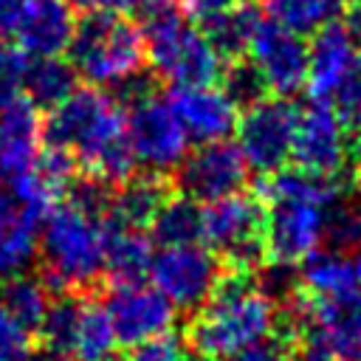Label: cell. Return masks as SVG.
I'll return each mask as SVG.
<instances>
[{
  "label": "cell",
  "mask_w": 361,
  "mask_h": 361,
  "mask_svg": "<svg viewBox=\"0 0 361 361\" xmlns=\"http://www.w3.org/2000/svg\"><path fill=\"white\" fill-rule=\"evenodd\" d=\"M25 68H28V56L14 42L0 39V110L23 99Z\"/></svg>",
  "instance_id": "obj_33"
},
{
  "label": "cell",
  "mask_w": 361,
  "mask_h": 361,
  "mask_svg": "<svg viewBox=\"0 0 361 361\" xmlns=\"http://www.w3.org/2000/svg\"><path fill=\"white\" fill-rule=\"evenodd\" d=\"M25 0H0V37H11Z\"/></svg>",
  "instance_id": "obj_41"
},
{
  "label": "cell",
  "mask_w": 361,
  "mask_h": 361,
  "mask_svg": "<svg viewBox=\"0 0 361 361\" xmlns=\"http://www.w3.org/2000/svg\"><path fill=\"white\" fill-rule=\"evenodd\" d=\"M296 107L285 96H262L240 110L234 135L245 164L259 175L285 169L293 147Z\"/></svg>",
  "instance_id": "obj_9"
},
{
  "label": "cell",
  "mask_w": 361,
  "mask_h": 361,
  "mask_svg": "<svg viewBox=\"0 0 361 361\" xmlns=\"http://www.w3.org/2000/svg\"><path fill=\"white\" fill-rule=\"evenodd\" d=\"M276 330V302L245 274L223 276L186 330V344L200 361H223L251 344L271 338Z\"/></svg>",
  "instance_id": "obj_2"
},
{
  "label": "cell",
  "mask_w": 361,
  "mask_h": 361,
  "mask_svg": "<svg viewBox=\"0 0 361 361\" xmlns=\"http://www.w3.org/2000/svg\"><path fill=\"white\" fill-rule=\"evenodd\" d=\"M355 158L353 135L336 107L324 99H313L296 110L290 161L313 175L338 178Z\"/></svg>",
  "instance_id": "obj_10"
},
{
  "label": "cell",
  "mask_w": 361,
  "mask_h": 361,
  "mask_svg": "<svg viewBox=\"0 0 361 361\" xmlns=\"http://www.w3.org/2000/svg\"><path fill=\"white\" fill-rule=\"evenodd\" d=\"M358 34L341 20H330L313 31L307 42V90L313 99H330L350 68L358 62Z\"/></svg>",
  "instance_id": "obj_17"
},
{
  "label": "cell",
  "mask_w": 361,
  "mask_h": 361,
  "mask_svg": "<svg viewBox=\"0 0 361 361\" xmlns=\"http://www.w3.org/2000/svg\"><path fill=\"white\" fill-rule=\"evenodd\" d=\"M223 82H220V87L234 99V104L243 110V107H248V104H254L257 99H262L268 90H265V85H262V79H259V73L254 71V65L251 62H240V59H234L228 68H223V76H220Z\"/></svg>",
  "instance_id": "obj_32"
},
{
  "label": "cell",
  "mask_w": 361,
  "mask_h": 361,
  "mask_svg": "<svg viewBox=\"0 0 361 361\" xmlns=\"http://www.w3.org/2000/svg\"><path fill=\"white\" fill-rule=\"evenodd\" d=\"M152 285L178 307V310H200L223 279L220 257L200 243L161 245L149 262Z\"/></svg>",
  "instance_id": "obj_8"
},
{
  "label": "cell",
  "mask_w": 361,
  "mask_h": 361,
  "mask_svg": "<svg viewBox=\"0 0 361 361\" xmlns=\"http://www.w3.org/2000/svg\"><path fill=\"white\" fill-rule=\"evenodd\" d=\"M353 268H355V279H358V285H361V245L355 248V259H353Z\"/></svg>",
  "instance_id": "obj_43"
},
{
  "label": "cell",
  "mask_w": 361,
  "mask_h": 361,
  "mask_svg": "<svg viewBox=\"0 0 361 361\" xmlns=\"http://www.w3.org/2000/svg\"><path fill=\"white\" fill-rule=\"evenodd\" d=\"M259 23H262V11L248 6L245 0H240L234 6H226L214 14H209L206 20H200V28L212 39V45L223 54V59H240L248 51L251 37Z\"/></svg>",
  "instance_id": "obj_23"
},
{
  "label": "cell",
  "mask_w": 361,
  "mask_h": 361,
  "mask_svg": "<svg viewBox=\"0 0 361 361\" xmlns=\"http://www.w3.org/2000/svg\"><path fill=\"white\" fill-rule=\"evenodd\" d=\"M23 361H73L68 358V353H56V350H42V353H31Z\"/></svg>",
  "instance_id": "obj_42"
},
{
  "label": "cell",
  "mask_w": 361,
  "mask_h": 361,
  "mask_svg": "<svg viewBox=\"0 0 361 361\" xmlns=\"http://www.w3.org/2000/svg\"><path fill=\"white\" fill-rule=\"evenodd\" d=\"M147 65L169 85H214L223 76V54L206 31L172 0H158L144 11Z\"/></svg>",
  "instance_id": "obj_4"
},
{
  "label": "cell",
  "mask_w": 361,
  "mask_h": 361,
  "mask_svg": "<svg viewBox=\"0 0 361 361\" xmlns=\"http://www.w3.org/2000/svg\"><path fill=\"white\" fill-rule=\"evenodd\" d=\"M42 133L45 144L68 152L87 178L102 183H121L138 166L127 138V107L104 87H76L51 107Z\"/></svg>",
  "instance_id": "obj_1"
},
{
  "label": "cell",
  "mask_w": 361,
  "mask_h": 361,
  "mask_svg": "<svg viewBox=\"0 0 361 361\" xmlns=\"http://www.w3.org/2000/svg\"><path fill=\"white\" fill-rule=\"evenodd\" d=\"M296 333L299 336H296V350H293L290 361H338V355L333 353V347L324 341V336L316 327L305 324Z\"/></svg>",
  "instance_id": "obj_37"
},
{
  "label": "cell",
  "mask_w": 361,
  "mask_h": 361,
  "mask_svg": "<svg viewBox=\"0 0 361 361\" xmlns=\"http://www.w3.org/2000/svg\"><path fill=\"white\" fill-rule=\"evenodd\" d=\"M324 243L336 251H353L361 245V206L338 197L324 214Z\"/></svg>",
  "instance_id": "obj_31"
},
{
  "label": "cell",
  "mask_w": 361,
  "mask_h": 361,
  "mask_svg": "<svg viewBox=\"0 0 361 361\" xmlns=\"http://www.w3.org/2000/svg\"><path fill=\"white\" fill-rule=\"evenodd\" d=\"M39 217L31 214L0 175V276L20 274L37 257Z\"/></svg>",
  "instance_id": "obj_20"
},
{
  "label": "cell",
  "mask_w": 361,
  "mask_h": 361,
  "mask_svg": "<svg viewBox=\"0 0 361 361\" xmlns=\"http://www.w3.org/2000/svg\"><path fill=\"white\" fill-rule=\"evenodd\" d=\"M107 223L102 214L68 200L56 203L39 223L37 257L42 276L62 293L90 288L104 271Z\"/></svg>",
  "instance_id": "obj_3"
},
{
  "label": "cell",
  "mask_w": 361,
  "mask_h": 361,
  "mask_svg": "<svg viewBox=\"0 0 361 361\" xmlns=\"http://www.w3.org/2000/svg\"><path fill=\"white\" fill-rule=\"evenodd\" d=\"M0 302L25 330H39L45 310L51 305V296H48V288L39 276L20 271V274H11L3 279Z\"/></svg>",
  "instance_id": "obj_26"
},
{
  "label": "cell",
  "mask_w": 361,
  "mask_h": 361,
  "mask_svg": "<svg viewBox=\"0 0 361 361\" xmlns=\"http://www.w3.org/2000/svg\"><path fill=\"white\" fill-rule=\"evenodd\" d=\"M288 307L296 330L316 327L338 361H361V285L336 296H307L299 288Z\"/></svg>",
  "instance_id": "obj_11"
},
{
  "label": "cell",
  "mask_w": 361,
  "mask_h": 361,
  "mask_svg": "<svg viewBox=\"0 0 361 361\" xmlns=\"http://www.w3.org/2000/svg\"><path fill=\"white\" fill-rule=\"evenodd\" d=\"M327 206L299 197H268L265 248L271 259L299 265L324 243Z\"/></svg>",
  "instance_id": "obj_15"
},
{
  "label": "cell",
  "mask_w": 361,
  "mask_h": 361,
  "mask_svg": "<svg viewBox=\"0 0 361 361\" xmlns=\"http://www.w3.org/2000/svg\"><path fill=\"white\" fill-rule=\"evenodd\" d=\"M104 310L113 322L116 341L127 347H138L149 338L172 333L178 307L155 288L144 282H118L107 299Z\"/></svg>",
  "instance_id": "obj_14"
},
{
  "label": "cell",
  "mask_w": 361,
  "mask_h": 361,
  "mask_svg": "<svg viewBox=\"0 0 361 361\" xmlns=\"http://www.w3.org/2000/svg\"><path fill=\"white\" fill-rule=\"evenodd\" d=\"M344 3H353V6H361V0H341V6H344Z\"/></svg>",
  "instance_id": "obj_47"
},
{
  "label": "cell",
  "mask_w": 361,
  "mask_h": 361,
  "mask_svg": "<svg viewBox=\"0 0 361 361\" xmlns=\"http://www.w3.org/2000/svg\"><path fill=\"white\" fill-rule=\"evenodd\" d=\"M76 11L68 0H25L23 14L14 25V45L31 56H62L76 34Z\"/></svg>",
  "instance_id": "obj_18"
},
{
  "label": "cell",
  "mask_w": 361,
  "mask_h": 361,
  "mask_svg": "<svg viewBox=\"0 0 361 361\" xmlns=\"http://www.w3.org/2000/svg\"><path fill=\"white\" fill-rule=\"evenodd\" d=\"M248 172L251 166L245 164L237 144H228V138L209 141L186 152L178 166V186L180 195L197 203H212L243 192L248 183Z\"/></svg>",
  "instance_id": "obj_13"
},
{
  "label": "cell",
  "mask_w": 361,
  "mask_h": 361,
  "mask_svg": "<svg viewBox=\"0 0 361 361\" xmlns=\"http://www.w3.org/2000/svg\"><path fill=\"white\" fill-rule=\"evenodd\" d=\"M355 285V268L344 251H313L299 262V288L307 296H336Z\"/></svg>",
  "instance_id": "obj_25"
},
{
  "label": "cell",
  "mask_w": 361,
  "mask_h": 361,
  "mask_svg": "<svg viewBox=\"0 0 361 361\" xmlns=\"http://www.w3.org/2000/svg\"><path fill=\"white\" fill-rule=\"evenodd\" d=\"M234 3H240V0H183V8H186V14L192 17V20H206L209 14H214V11H220V8H226V6H234Z\"/></svg>",
  "instance_id": "obj_40"
},
{
  "label": "cell",
  "mask_w": 361,
  "mask_h": 361,
  "mask_svg": "<svg viewBox=\"0 0 361 361\" xmlns=\"http://www.w3.org/2000/svg\"><path fill=\"white\" fill-rule=\"evenodd\" d=\"M152 254H155L152 240L144 234V228H124V226L107 228L104 271L116 285L118 282H141L149 274Z\"/></svg>",
  "instance_id": "obj_22"
},
{
  "label": "cell",
  "mask_w": 361,
  "mask_h": 361,
  "mask_svg": "<svg viewBox=\"0 0 361 361\" xmlns=\"http://www.w3.org/2000/svg\"><path fill=\"white\" fill-rule=\"evenodd\" d=\"M99 361H130V358H121V355H113V353H107V355H102Z\"/></svg>",
  "instance_id": "obj_46"
},
{
  "label": "cell",
  "mask_w": 361,
  "mask_h": 361,
  "mask_svg": "<svg viewBox=\"0 0 361 361\" xmlns=\"http://www.w3.org/2000/svg\"><path fill=\"white\" fill-rule=\"evenodd\" d=\"M338 8H341V0H259V11L265 20L282 28H290L302 37L336 20Z\"/></svg>",
  "instance_id": "obj_28"
},
{
  "label": "cell",
  "mask_w": 361,
  "mask_h": 361,
  "mask_svg": "<svg viewBox=\"0 0 361 361\" xmlns=\"http://www.w3.org/2000/svg\"><path fill=\"white\" fill-rule=\"evenodd\" d=\"M223 361H290V355L279 341H268L265 338V341L251 344V347H245V350H240V353H234V355H228Z\"/></svg>",
  "instance_id": "obj_39"
},
{
  "label": "cell",
  "mask_w": 361,
  "mask_h": 361,
  "mask_svg": "<svg viewBox=\"0 0 361 361\" xmlns=\"http://www.w3.org/2000/svg\"><path fill=\"white\" fill-rule=\"evenodd\" d=\"M113 347H116V330H113V322H110L104 305L82 302L71 353L79 361H99L102 355L113 353Z\"/></svg>",
  "instance_id": "obj_29"
},
{
  "label": "cell",
  "mask_w": 361,
  "mask_h": 361,
  "mask_svg": "<svg viewBox=\"0 0 361 361\" xmlns=\"http://www.w3.org/2000/svg\"><path fill=\"white\" fill-rule=\"evenodd\" d=\"M127 138L135 164L149 175H166L189 152V135L169 102L147 87H133L127 99Z\"/></svg>",
  "instance_id": "obj_7"
},
{
  "label": "cell",
  "mask_w": 361,
  "mask_h": 361,
  "mask_svg": "<svg viewBox=\"0 0 361 361\" xmlns=\"http://www.w3.org/2000/svg\"><path fill=\"white\" fill-rule=\"evenodd\" d=\"M353 28H355V34H358V39H361V8L355 11V23H353Z\"/></svg>",
  "instance_id": "obj_45"
},
{
  "label": "cell",
  "mask_w": 361,
  "mask_h": 361,
  "mask_svg": "<svg viewBox=\"0 0 361 361\" xmlns=\"http://www.w3.org/2000/svg\"><path fill=\"white\" fill-rule=\"evenodd\" d=\"M31 330H25L0 302V361H23L28 355Z\"/></svg>",
  "instance_id": "obj_36"
},
{
  "label": "cell",
  "mask_w": 361,
  "mask_h": 361,
  "mask_svg": "<svg viewBox=\"0 0 361 361\" xmlns=\"http://www.w3.org/2000/svg\"><path fill=\"white\" fill-rule=\"evenodd\" d=\"M71 65L93 87H127L147 65L141 28L121 14L87 11L71 39Z\"/></svg>",
  "instance_id": "obj_5"
},
{
  "label": "cell",
  "mask_w": 361,
  "mask_h": 361,
  "mask_svg": "<svg viewBox=\"0 0 361 361\" xmlns=\"http://www.w3.org/2000/svg\"><path fill=\"white\" fill-rule=\"evenodd\" d=\"M169 102L189 135V141L209 144L226 141L240 118V107L234 99L214 82V85H178L169 93Z\"/></svg>",
  "instance_id": "obj_16"
},
{
  "label": "cell",
  "mask_w": 361,
  "mask_h": 361,
  "mask_svg": "<svg viewBox=\"0 0 361 361\" xmlns=\"http://www.w3.org/2000/svg\"><path fill=\"white\" fill-rule=\"evenodd\" d=\"M73 3L82 6V8H87V11H107V14L133 17V14H144L158 0H73Z\"/></svg>",
  "instance_id": "obj_38"
},
{
  "label": "cell",
  "mask_w": 361,
  "mask_h": 361,
  "mask_svg": "<svg viewBox=\"0 0 361 361\" xmlns=\"http://www.w3.org/2000/svg\"><path fill=\"white\" fill-rule=\"evenodd\" d=\"M164 200H166V189L161 183V175H130L110 195L107 214L113 217V226L149 228Z\"/></svg>",
  "instance_id": "obj_21"
},
{
  "label": "cell",
  "mask_w": 361,
  "mask_h": 361,
  "mask_svg": "<svg viewBox=\"0 0 361 361\" xmlns=\"http://www.w3.org/2000/svg\"><path fill=\"white\" fill-rule=\"evenodd\" d=\"M130 361H200V358L195 355V350L183 338H178L172 333H164L158 338H149V341L138 344Z\"/></svg>",
  "instance_id": "obj_35"
},
{
  "label": "cell",
  "mask_w": 361,
  "mask_h": 361,
  "mask_svg": "<svg viewBox=\"0 0 361 361\" xmlns=\"http://www.w3.org/2000/svg\"><path fill=\"white\" fill-rule=\"evenodd\" d=\"M245 54L268 93L288 99L307 85V39L302 34L262 17Z\"/></svg>",
  "instance_id": "obj_12"
},
{
  "label": "cell",
  "mask_w": 361,
  "mask_h": 361,
  "mask_svg": "<svg viewBox=\"0 0 361 361\" xmlns=\"http://www.w3.org/2000/svg\"><path fill=\"white\" fill-rule=\"evenodd\" d=\"M200 240L237 274L259 268L268 254L265 206L243 192L206 203Z\"/></svg>",
  "instance_id": "obj_6"
},
{
  "label": "cell",
  "mask_w": 361,
  "mask_h": 361,
  "mask_svg": "<svg viewBox=\"0 0 361 361\" xmlns=\"http://www.w3.org/2000/svg\"><path fill=\"white\" fill-rule=\"evenodd\" d=\"M76 71L71 65V59L62 56H42V59H31L25 68V85H23V96L39 110H51L59 102H65L73 90H76Z\"/></svg>",
  "instance_id": "obj_24"
},
{
  "label": "cell",
  "mask_w": 361,
  "mask_h": 361,
  "mask_svg": "<svg viewBox=\"0 0 361 361\" xmlns=\"http://www.w3.org/2000/svg\"><path fill=\"white\" fill-rule=\"evenodd\" d=\"M200 226H203V209L197 200L186 195L166 197L152 217V240L161 245H180V243H197L200 240Z\"/></svg>",
  "instance_id": "obj_27"
},
{
  "label": "cell",
  "mask_w": 361,
  "mask_h": 361,
  "mask_svg": "<svg viewBox=\"0 0 361 361\" xmlns=\"http://www.w3.org/2000/svg\"><path fill=\"white\" fill-rule=\"evenodd\" d=\"M353 166H355V180H358V186H361V155L353 161Z\"/></svg>",
  "instance_id": "obj_44"
},
{
  "label": "cell",
  "mask_w": 361,
  "mask_h": 361,
  "mask_svg": "<svg viewBox=\"0 0 361 361\" xmlns=\"http://www.w3.org/2000/svg\"><path fill=\"white\" fill-rule=\"evenodd\" d=\"M79 307H82V302L71 293H62L59 299H51V305L45 310V319L37 330V333H42V341L48 344V350L71 353L76 322H79Z\"/></svg>",
  "instance_id": "obj_30"
},
{
  "label": "cell",
  "mask_w": 361,
  "mask_h": 361,
  "mask_svg": "<svg viewBox=\"0 0 361 361\" xmlns=\"http://www.w3.org/2000/svg\"><path fill=\"white\" fill-rule=\"evenodd\" d=\"M42 121L28 99H17L0 110V175L17 178L28 172L42 152Z\"/></svg>",
  "instance_id": "obj_19"
},
{
  "label": "cell",
  "mask_w": 361,
  "mask_h": 361,
  "mask_svg": "<svg viewBox=\"0 0 361 361\" xmlns=\"http://www.w3.org/2000/svg\"><path fill=\"white\" fill-rule=\"evenodd\" d=\"M259 290L274 299V302H290L299 293V271L290 262H276L271 259V265L262 268L259 274Z\"/></svg>",
  "instance_id": "obj_34"
}]
</instances>
